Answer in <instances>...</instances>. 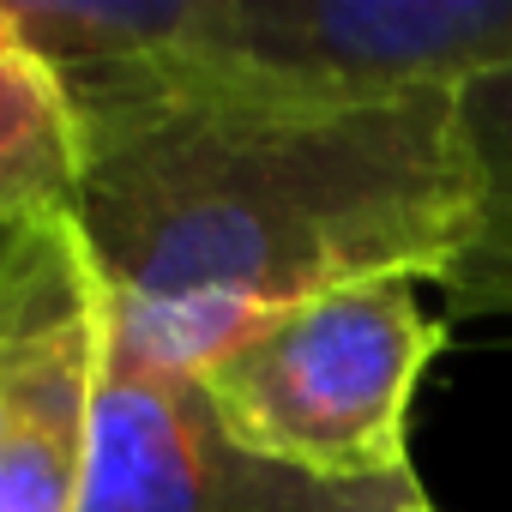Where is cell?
Masks as SVG:
<instances>
[{"instance_id":"cell-4","label":"cell","mask_w":512,"mask_h":512,"mask_svg":"<svg viewBox=\"0 0 512 512\" xmlns=\"http://www.w3.org/2000/svg\"><path fill=\"white\" fill-rule=\"evenodd\" d=\"M109 296L73 211L0 235V512H79Z\"/></svg>"},{"instance_id":"cell-8","label":"cell","mask_w":512,"mask_h":512,"mask_svg":"<svg viewBox=\"0 0 512 512\" xmlns=\"http://www.w3.org/2000/svg\"><path fill=\"white\" fill-rule=\"evenodd\" d=\"M458 133L476 181V235L446 278L452 314H506L512 302V67L458 91Z\"/></svg>"},{"instance_id":"cell-1","label":"cell","mask_w":512,"mask_h":512,"mask_svg":"<svg viewBox=\"0 0 512 512\" xmlns=\"http://www.w3.org/2000/svg\"><path fill=\"white\" fill-rule=\"evenodd\" d=\"M181 49L61 79L85 127L73 217L121 350L193 374L247 320L344 284L446 290L476 235L458 97L308 103Z\"/></svg>"},{"instance_id":"cell-9","label":"cell","mask_w":512,"mask_h":512,"mask_svg":"<svg viewBox=\"0 0 512 512\" xmlns=\"http://www.w3.org/2000/svg\"><path fill=\"white\" fill-rule=\"evenodd\" d=\"M0 49H13V25H7V7H0Z\"/></svg>"},{"instance_id":"cell-5","label":"cell","mask_w":512,"mask_h":512,"mask_svg":"<svg viewBox=\"0 0 512 512\" xmlns=\"http://www.w3.org/2000/svg\"><path fill=\"white\" fill-rule=\"evenodd\" d=\"M422 482H320L229 440L187 368L109 338L79 512H404Z\"/></svg>"},{"instance_id":"cell-2","label":"cell","mask_w":512,"mask_h":512,"mask_svg":"<svg viewBox=\"0 0 512 512\" xmlns=\"http://www.w3.org/2000/svg\"><path fill=\"white\" fill-rule=\"evenodd\" d=\"M440 350L446 320L416 284L374 278L247 320L193 380L247 452L320 482H404L410 398Z\"/></svg>"},{"instance_id":"cell-7","label":"cell","mask_w":512,"mask_h":512,"mask_svg":"<svg viewBox=\"0 0 512 512\" xmlns=\"http://www.w3.org/2000/svg\"><path fill=\"white\" fill-rule=\"evenodd\" d=\"M13 37L61 79L121 73L193 43L205 0H0Z\"/></svg>"},{"instance_id":"cell-10","label":"cell","mask_w":512,"mask_h":512,"mask_svg":"<svg viewBox=\"0 0 512 512\" xmlns=\"http://www.w3.org/2000/svg\"><path fill=\"white\" fill-rule=\"evenodd\" d=\"M404 512H434V506H428V494H422V500H410V506H404Z\"/></svg>"},{"instance_id":"cell-3","label":"cell","mask_w":512,"mask_h":512,"mask_svg":"<svg viewBox=\"0 0 512 512\" xmlns=\"http://www.w3.org/2000/svg\"><path fill=\"white\" fill-rule=\"evenodd\" d=\"M181 55L308 103L458 97L512 67V0H205Z\"/></svg>"},{"instance_id":"cell-6","label":"cell","mask_w":512,"mask_h":512,"mask_svg":"<svg viewBox=\"0 0 512 512\" xmlns=\"http://www.w3.org/2000/svg\"><path fill=\"white\" fill-rule=\"evenodd\" d=\"M85 127L61 73L19 37L0 49V235L79 205Z\"/></svg>"},{"instance_id":"cell-11","label":"cell","mask_w":512,"mask_h":512,"mask_svg":"<svg viewBox=\"0 0 512 512\" xmlns=\"http://www.w3.org/2000/svg\"><path fill=\"white\" fill-rule=\"evenodd\" d=\"M506 314H512V302H506Z\"/></svg>"}]
</instances>
